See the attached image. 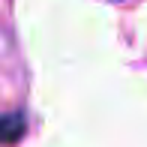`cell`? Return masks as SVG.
<instances>
[{"label": "cell", "instance_id": "cell-1", "mask_svg": "<svg viewBox=\"0 0 147 147\" xmlns=\"http://www.w3.org/2000/svg\"><path fill=\"white\" fill-rule=\"evenodd\" d=\"M27 132V117L24 111H9V114H0V144H18Z\"/></svg>", "mask_w": 147, "mask_h": 147}]
</instances>
